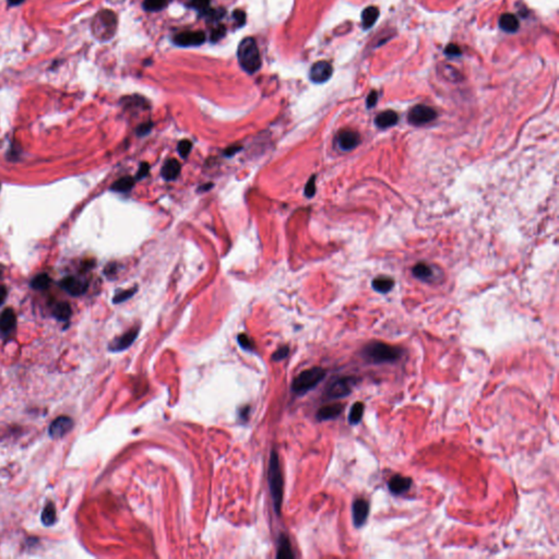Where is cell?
<instances>
[{
    "instance_id": "obj_1",
    "label": "cell",
    "mask_w": 559,
    "mask_h": 559,
    "mask_svg": "<svg viewBox=\"0 0 559 559\" xmlns=\"http://www.w3.org/2000/svg\"><path fill=\"white\" fill-rule=\"evenodd\" d=\"M403 351L390 344L375 341L367 344L362 351V356L371 364H392L401 359Z\"/></svg>"
},
{
    "instance_id": "obj_2",
    "label": "cell",
    "mask_w": 559,
    "mask_h": 559,
    "mask_svg": "<svg viewBox=\"0 0 559 559\" xmlns=\"http://www.w3.org/2000/svg\"><path fill=\"white\" fill-rule=\"evenodd\" d=\"M268 481L274 505V510L280 513L283 503V486H284V483H283V475L281 472L279 455L275 450L271 451L268 468Z\"/></svg>"
},
{
    "instance_id": "obj_3",
    "label": "cell",
    "mask_w": 559,
    "mask_h": 559,
    "mask_svg": "<svg viewBox=\"0 0 559 559\" xmlns=\"http://www.w3.org/2000/svg\"><path fill=\"white\" fill-rule=\"evenodd\" d=\"M239 64L248 73H255L261 68V57L257 43L253 37L244 38L237 50Z\"/></svg>"
},
{
    "instance_id": "obj_4",
    "label": "cell",
    "mask_w": 559,
    "mask_h": 559,
    "mask_svg": "<svg viewBox=\"0 0 559 559\" xmlns=\"http://www.w3.org/2000/svg\"><path fill=\"white\" fill-rule=\"evenodd\" d=\"M326 375V372L321 367H313L306 369L295 377L292 382V390L296 394H305L313 390L319 384Z\"/></svg>"
},
{
    "instance_id": "obj_5",
    "label": "cell",
    "mask_w": 559,
    "mask_h": 559,
    "mask_svg": "<svg viewBox=\"0 0 559 559\" xmlns=\"http://www.w3.org/2000/svg\"><path fill=\"white\" fill-rule=\"evenodd\" d=\"M359 379L353 376H344L334 379L326 387L324 395L328 400H339L348 397L353 391Z\"/></svg>"
},
{
    "instance_id": "obj_6",
    "label": "cell",
    "mask_w": 559,
    "mask_h": 559,
    "mask_svg": "<svg viewBox=\"0 0 559 559\" xmlns=\"http://www.w3.org/2000/svg\"><path fill=\"white\" fill-rule=\"evenodd\" d=\"M117 19L114 12L103 10L99 12L93 22V31L95 36L103 41L109 40L115 34Z\"/></svg>"
},
{
    "instance_id": "obj_7",
    "label": "cell",
    "mask_w": 559,
    "mask_h": 559,
    "mask_svg": "<svg viewBox=\"0 0 559 559\" xmlns=\"http://www.w3.org/2000/svg\"><path fill=\"white\" fill-rule=\"evenodd\" d=\"M437 117L436 110L426 105H416L413 107L408 115L409 122L414 126H422L433 122Z\"/></svg>"
},
{
    "instance_id": "obj_8",
    "label": "cell",
    "mask_w": 559,
    "mask_h": 559,
    "mask_svg": "<svg viewBox=\"0 0 559 559\" xmlns=\"http://www.w3.org/2000/svg\"><path fill=\"white\" fill-rule=\"evenodd\" d=\"M59 286L71 296H81L88 290V281L75 275H69L59 281Z\"/></svg>"
},
{
    "instance_id": "obj_9",
    "label": "cell",
    "mask_w": 559,
    "mask_h": 559,
    "mask_svg": "<svg viewBox=\"0 0 559 559\" xmlns=\"http://www.w3.org/2000/svg\"><path fill=\"white\" fill-rule=\"evenodd\" d=\"M140 332L139 326H133L130 330H128L126 333H124L120 337L116 338L115 340L111 341V343L108 345L109 351L111 352H122L130 348L132 343L136 341Z\"/></svg>"
},
{
    "instance_id": "obj_10",
    "label": "cell",
    "mask_w": 559,
    "mask_h": 559,
    "mask_svg": "<svg viewBox=\"0 0 559 559\" xmlns=\"http://www.w3.org/2000/svg\"><path fill=\"white\" fill-rule=\"evenodd\" d=\"M173 41L182 47L199 46L205 41V34L202 31H187L177 34Z\"/></svg>"
},
{
    "instance_id": "obj_11",
    "label": "cell",
    "mask_w": 559,
    "mask_h": 559,
    "mask_svg": "<svg viewBox=\"0 0 559 559\" xmlns=\"http://www.w3.org/2000/svg\"><path fill=\"white\" fill-rule=\"evenodd\" d=\"M72 426H73V422L70 417L59 416L49 425L48 434L50 438H53V439H58V438H62L67 433L70 432Z\"/></svg>"
},
{
    "instance_id": "obj_12",
    "label": "cell",
    "mask_w": 559,
    "mask_h": 559,
    "mask_svg": "<svg viewBox=\"0 0 559 559\" xmlns=\"http://www.w3.org/2000/svg\"><path fill=\"white\" fill-rule=\"evenodd\" d=\"M369 514V504L363 498H357L352 505V515L356 528H362L366 523Z\"/></svg>"
},
{
    "instance_id": "obj_13",
    "label": "cell",
    "mask_w": 559,
    "mask_h": 559,
    "mask_svg": "<svg viewBox=\"0 0 559 559\" xmlns=\"http://www.w3.org/2000/svg\"><path fill=\"white\" fill-rule=\"evenodd\" d=\"M332 72L333 69L331 64L321 60V62H318L313 65L311 72H309V76H311V80L315 83H323L331 78Z\"/></svg>"
},
{
    "instance_id": "obj_14",
    "label": "cell",
    "mask_w": 559,
    "mask_h": 559,
    "mask_svg": "<svg viewBox=\"0 0 559 559\" xmlns=\"http://www.w3.org/2000/svg\"><path fill=\"white\" fill-rule=\"evenodd\" d=\"M359 141H360L359 134L354 130H351V129L342 130L337 137V142H338L339 148L343 151H351L355 149L358 145Z\"/></svg>"
},
{
    "instance_id": "obj_15",
    "label": "cell",
    "mask_w": 559,
    "mask_h": 559,
    "mask_svg": "<svg viewBox=\"0 0 559 559\" xmlns=\"http://www.w3.org/2000/svg\"><path fill=\"white\" fill-rule=\"evenodd\" d=\"M412 486V479L410 477L402 476L400 474L393 475L388 481V488L391 494L395 496H400L410 491Z\"/></svg>"
},
{
    "instance_id": "obj_16",
    "label": "cell",
    "mask_w": 559,
    "mask_h": 559,
    "mask_svg": "<svg viewBox=\"0 0 559 559\" xmlns=\"http://www.w3.org/2000/svg\"><path fill=\"white\" fill-rule=\"evenodd\" d=\"M344 410V406L341 403H333V404H328V406H324L322 408H320L319 410H318L317 414H316V418L319 420V422H323V420H330V419H334L339 417L342 412Z\"/></svg>"
},
{
    "instance_id": "obj_17",
    "label": "cell",
    "mask_w": 559,
    "mask_h": 559,
    "mask_svg": "<svg viewBox=\"0 0 559 559\" xmlns=\"http://www.w3.org/2000/svg\"><path fill=\"white\" fill-rule=\"evenodd\" d=\"M16 317L11 308H7L0 315V334L9 335L15 328Z\"/></svg>"
},
{
    "instance_id": "obj_18",
    "label": "cell",
    "mask_w": 559,
    "mask_h": 559,
    "mask_svg": "<svg viewBox=\"0 0 559 559\" xmlns=\"http://www.w3.org/2000/svg\"><path fill=\"white\" fill-rule=\"evenodd\" d=\"M399 116L393 110H384L376 117L375 123L380 129H387L398 123Z\"/></svg>"
},
{
    "instance_id": "obj_19",
    "label": "cell",
    "mask_w": 559,
    "mask_h": 559,
    "mask_svg": "<svg viewBox=\"0 0 559 559\" xmlns=\"http://www.w3.org/2000/svg\"><path fill=\"white\" fill-rule=\"evenodd\" d=\"M180 168H182V166H180L179 162L175 159H171V160H168L164 163V165H163L162 167V177L164 178L165 180H174L178 177L179 173H180Z\"/></svg>"
},
{
    "instance_id": "obj_20",
    "label": "cell",
    "mask_w": 559,
    "mask_h": 559,
    "mask_svg": "<svg viewBox=\"0 0 559 559\" xmlns=\"http://www.w3.org/2000/svg\"><path fill=\"white\" fill-rule=\"evenodd\" d=\"M499 27L507 33H515L519 30L520 23L517 16L512 13H505L499 19Z\"/></svg>"
},
{
    "instance_id": "obj_21",
    "label": "cell",
    "mask_w": 559,
    "mask_h": 559,
    "mask_svg": "<svg viewBox=\"0 0 559 559\" xmlns=\"http://www.w3.org/2000/svg\"><path fill=\"white\" fill-rule=\"evenodd\" d=\"M72 314L71 307L67 302L57 303L53 308V316L59 321H68Z\"/></svg>"
},
{
    "instance_id": "obj_22",
    "label": "cell",
    "mask_w": 559,
    "mask_h": 559,
    "mask_svg": "<svg viewBox=\"0 0 559 559\" xmlns=\"http://www.w3.org/2000/svg\"><path fill=\"white\" fill-rule=\"evenodd\" d=\"M365 406L363 402H355L353 406L351 407L350 414H349V423L352 426H355L362 422V418L364 415Z\"/></svg>"
},
{
    "instance_id": "obj_23",
    "label": "cell",
    "mask_w": 559,
    "mask_h": 559,
    "mask_svg": "<svg viewBox=\"0 0 559 559\" xmlns=\"http://www.w3.org/2000/svg\"><path fill=\"white\" fill-rule=\"evenodd\" d=\"M293 549H292L291 542L285 534H282L279 538L278 553L277 558H293Z\"/></svg>"
},
{
    "instance_id": "obj_24",
    "label": "cell",
    "mask_w": 559,
    "mask_h": 559,
    "mask_svg": "<svg viewBox=\"0 0 559 559\" xmlns=\"http://www.w3.org/2000/svg\"><path fill=\"white\" fill-rule=\"evenodd\" d=\"M379 16V10L376 7H368L362 13V23L365 30L371 29Z\"/></svg>"
},
{
    "instance_id": "obj_25",
    "label": "cell",
    "mask_w": 559,
    "mask_h": 559,
    "mask_svg": "<svg viewBox=\"0 0 559 559\" xmlns=\"http://www.w3.org/2000/svg\"><path fill=\"white\" fill-rule=\"evenodd\" d=\"M134 183H136V179L130 177V176H126V177H123L120 178L118 180H116V182L111 185L110 187V190L113 191H116V192H127V191H130L132 187L134 186Z\"/></svg>"
},
{
    "instance_id": "obj_26",
    "label": "cell",
    "mask_w": 559,
    "mask_h": 559,
    "mask_svg": "<svg viewBox=\"0 0 559 559\" xmlns=\"http://www.w3.org/2000/svg\"><path fill=\"white\" fill-rule=\"evenodd\" d=\"M51 279L47 273H40L34 277L30 283L32 288L36 291H44L50 286Z\"/></svg>"
},
{
    "instance_id": "obj_27",
    "label": "cell",
    "mask_w": 559,
    "mask_h": 559,
    "mask_svg": "<svg viewBox=\"0 0 559 559\" xmlns=\"http://www.w3.org/2000/svg\"><path fill=\"white\" fill-rule=\"evenodd\" d=\"M413 274H414L415 277L419 280L428 281L434 277V271L431 266L426 263H417L414 266V269H413Z\"/></svg>"
},
{
    "instance_id": "obj_28",
    "label": "cell",
    "mask_w": 559,
    "mask_h": 559,
    "mask_svg": "<svg viewBox=\"0 0 559 559\" xmlns=\"http://www.w3.org/2000/svg\"><path fill=\"white\" fill-rule=\"evenodd\" d=\"M56 519H57V513H56L55 506L54 504L49 503L46 505L44 510H43L42 512V522L44 526L49 527V526H53V524L56 522Z\"/></svg>"
},
{
    "instance_id": "obj_29",
    "label": "cell",
    "mask_w": 559,
    "mask_h": 559,
    "mask_svg": "<svg viewBox=\"0 0 559 559\" xmlns=\"http://www.w3.org/2000/svg\"><path fill=\"white\" fill-rule=\"evenodd\" d=\"M373 286L377 292L387 293L393 286V280L388 277H379L373 281Z\"/></svg>"
},
{
    "instance_id": "obj_30",
    "label": "cell",
    "mask_w": 559,
    "mask_h": 559,
    "mask_svg": "<svg viewBox=\"0 0 559 559\" xmlns=\"http://www.w3.org/2000/svg\"><path fill=\"white\" fill-rule=\"evenodd\" d=\"M167 0H144L143 7L148 11H159L166 7Z\"/></svg>"
},
{
    "instance_id": "obj_31",
    "label": "cell",
    "mask_w": 559,
    "mask_h": 559,
    "mask_svg": "<svg viewBox=\"0 0 559 559\" xmlns=\"http://www.w3.org/2000/svg\"><path fill=\"white\" fill-rule=\"evenodd\" d=\"M137 292V287H133V288H130V290H126V291H122L119 292V293H117L114 298H113V303L114 304H120V303H124L126 302L127 299L131 298L134 293Z\"/></svg>"
},
{
    "instance_id": "obj_32",
    "label": "cell",
    "mask_w": 559,
    "mask_h": 559,
    "mask_svg": "<svg viewBox=\"0 0 559 559\" xmlns=\"http://www.w3.org/2000/svg\"><path fill=\"white\" fill-rule=\"evenodd\" d=\"M191 149H192V142L189 141V140H182L178 143V147H177V150L179 152V156L182 157L183 159L188 158Z\"/></svg>"
},
{
    "instance_id": "obj_33",
    "label": "cell",
    "mask_w": 559,
    "mask_h": 559,
    "mask_svg": "<svg viewBox=\"0 0 559 559\" xmlns=\"http://www.w3.org/2000/svg\"><path fill=\"white\" fill-rule=\"evenodd\" d=\"M238 343H239V345L242 346L244 350L252 351L254 349L253 341L249 339L246 334H239L238 335Z\"/></svg>"
},
{
    "instance_id": "obj_34",
    "label": "cell",
    "mask_w": 559,
    "mask_h": 559,
    "mask_svg": "<svg viewBox=\"0 0 559 559\" xmlns=\"http://www.w3.org/2000/svg\"><path fill=\"white\" fill-rule=\"evenodd\" d=\"M209 5H210V0H191V6L196 8L197 10L204 13L208 11Z\"/></svg>"
},
{
    "instance_id": "obj_35",
    "label": "cell",
    "mask_w": 559,
    "mask_h": 559,
    "mask_svg": "<svg viewBox=\"0 0 559 559\" xmlns=\"http://www.w3.org/2000/svg\"><path fill=\"white\" fill-rule=\"evenodd\" d=\"M288 353H290L288 346H286V345L282 346L272 355V358H273V360H275V362H280V360L285 359L287 357Z\"/></svg>"
},
{
    "instance_id": "obj_36",
    "label": "cell",
    "mask_w": 559,
    "mask_h": 559,
    "mask_svg": "<svg viewBox=\"0 0 559 559\" xmlns=\"http://www.w3.org/2000/svg\"><path fill=\"white\" fill-rule=\"evenodd\" d=\"M316 192V176H312V178L308 180L305 187V195L308 198H312Z\"/></svg>"
},
{
    "instance_id": "obj_37",
    "label": "cell",
    "mask_w": 559,
    "mask_h": 559,
    "mask_svg": "<svg viewBox=\"0 0 559 559\" xmlns=\"http://www.w3.org/2000/svg\"><path fill=\"white\" fill-rule=\"evenodd\" d=\"M225 33H226V29H225L224 27H222V25H220L219 28L214 29V30L212 31V33H211V41H212V42H217V41H219L220 38H222L223 36L225 35Z\"/></svg>"
},
{
    "instance_id": "obj_38",
    "label": "cell",
    "mask_w": 559,
    "mask_h": 559,
    "mask_svg": "<svg viewBox=\"0 0 559 559\" xmlns=\"http://www.w3.org/2000/svg\"><path fill=\"white\" fill-rule=\"evenodd\" d=\"M445 54L447 56H450V57H459V56H461V49L457 45L450 44L448 47L445 49Z\"/></svg>"
},
{
    "instance_id": "obj_39",
    "label": "cell",
    "mask_w": 559,
    "mask_h": 559,
    "mask_svg": "<svg viewBox=\"0 0 559 559\" xmlns=\"http://www.w3.org/2000/svg\"><path fill=\"white\" fill-rule=\"evenodd\" d=\"M149 170H150V165L148 164V163H142V164L140 165L139 170H138V174L136 176V179L139 180V179L145 177L149 174Z\"/></svg>"
},
{
    "instance_id": "obj_40",
    "label": "cell",
    "mask_w": 559,
    "mask_h": 559,
    "mask_svg": "<svg viewBox=\"0 0 559 559\" xmlns=\"http://www.w3.org/2000/svg\"><path fill=\"white\" fill-rule=\"evenodd\" d=\"M233 15H234V19L237 21L238 27H242V25L246 22V14H245L244 11H242V10H235L234 13H233Z\"/></svg>"
},
{
    "instance_id": "obj_41",
    "label": "cell",
    "mask_w": 559,
    "mask_h": 559,
    "mask_svg": "<svg viewBox=\"0 0 559 559\" xmlns=\"http://www.w3.org/2000/svg\"><path fill=\"white\" fill-rule=\"evenodd\" d=\"M152 129V124L149 123V124H144V125H141L139 128H138L137 130V133L139 136H145L148 134Z\"/></svg>"
},
{
    "instance_id": "obj_42",
    "label": "cell",
    "mask_w": 559,
    "mask_h": 559,
    "mask_svg": "<svg viewBox=\"0 0 559 559\" xmlns=\"http://www.w3.org/2000/svg\"><path fill=\"white\" fill-rule=\"evenodd\" d=\"M377 100H378V93L376 91H373L371 94H369V97L367 98V106L369 108L375 106L376 103H377Z\"/></svg>"
},
{
    "instance_id": "obj_43",
    "label": "cell",
    "mask_w": 559,
    "mask_h": 559,
    "mask_svg": "<svg viewBox=\"0 0 559 559\" xmlns=\"http://www.w3.org/2000/svg\"><path fill=\"white\" fill-rule=\"evenodd\" d=\"M242 150V147H239V145H232V147H228L225 151H224V154L226 157H232V156H235V154L239 151Z\"/></svg>"
},
{
    "instance_id": "obj_44",
    "label": "cell",
    "mask_w": 559,
    "mask_h": 559,
    "mask_svg": "<svg viewBox=\"0 0 559 559\" xmlns=\"http://www.w3.org/2000/svg\"><path fill=\"white\" fill-rule=\"evenodd\" d=\"M7 295H8L7 287L4 286V285H0V306H2L5 303Z\"/></svg>"
},
{
    "instance_id": "obj_45",
    "label": "cell",
    "mask_w": 559,
    "mask_h": 559,
    "mask_svg": "<svg viewBox=\"0 0 559 559\" xmlns=\"http://www.w3.org/2000/svg\"><path fill=\"white\" fill-rule=\"evenodd\" d=\"M24 2V0H8V3H9L10 6H16V5H20Z\"/></svg>"
},
{
    "instance_id": "obj_46",
    "label": "cell",
    "mask_w": 559,
    "mask_h": 559,
    "mask_svg": "<svg viewBox=\"0 0 559 559\" xmlns=\"http://www.w3.org/2000/svg\"><path fill=\"white\" fill-rule=\"evenodd\" d=\"M212 186H213L212 184H209V187H212ZM209 189H210V188H205V185H204V186H201V187H200L199 190H200V191H204V190H209Z\"/></svg>"
}]
</instances>
